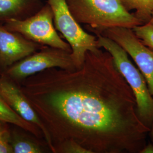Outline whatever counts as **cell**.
<instances>
[{
  "label": "cell",
  "mask_w": 153,
  "mask_h": 153,
  "mask_svg": "<svg viewBox=\"0 0 153 153\" xmlns=\"http://www.w3.org/2000/svg\"><path fill=\"white\" fill-rule=\"evenodd\" d=\"M18 83L44 126L52 153L70 143L89 153H141L147 145L150 129L105 49L88 51L79 68H52Z\"/></svg>",
  "instance_id": "6da1fadb"
},
{
  "label": "cell",
  "mask_w": 153,
  "mask_h": 153,
  "mask_svg": "<svg viewBox=\"0 0 153 153\" xmlns=\"http://www.w3.org/2000/svg\"><path fill=\"white\" fill-rule=\"evenodd\" d=\"M74 18L90 31L115 27L133 28L143 25L128 11L120 0H66Z\"/></svg>",
  "instance_id": "7a4b0ae2"
},
{
  "label": "cell",
  "mask_w": 153,
  "mask_h": 153,
  "mask_svg": "<svg viewBox=\"0 0 153 153\" xmlns=\"http://www.w3.org/2000/svg\"><path fill=\"white\" fill-rule=\"evenodd\" d=\"M95 35L99 47L111 55L117 70L131 88L136 100L138 116L143 124L151 130L153 125V97L145 77L121 46L107 37L98 33Z\"/></svg>",
  "instance_id": "3957f363"
},
{
  "label": "cell",
  "mask_w": 153,
  "mask_h": 153,
  "mask_svg": "<svg viewBox=\"0 0 153 153\" xmlns=\"http://www.w3.org/2000/svg\"><path fill=\"white\" fill-rule=\"evenodd\" d=\"M53 14L56 30L62 34L71 48V56L76 68L82 66L86 52L99 48L96 35L85 31L70 11L66 0H47Z\"/></svg>",
  "instance_id": "277c9868"
},
{
  "label": "cell",
  "mask_w": 153,
  "mask_h": 153,
  "mask_svg": "<svg viewBox=\"0 0 153 153\" xmlns=\"http://www.w3.org/2000/svg\"><path fill=\"white\" fill-rule=\"evenodd\" d=\"M4 23L7 30L19 33L33 42L71 52L69 44L56 31L53 11L47 2L36 13L27 18L10 19Z\"/></svg>",
  "instance_id": "5b68a950"
},
{
  "label": "cell",
  "mask_w": 153,
  "mask_h": 153,
  "mask_svg": "<svg viewBox=\"0 0 153 153\" xmlns=\"http://www.w3.org/2000/svg\"><path fill=\"white\" fill-rule=\"evenodd\" d=\"M52 68L68 70L76 69L71 52L43 45L38 51L16 62L0 74L19 83L29 76Z\"/></svg>",
  "instance_id": "8992f818"
},
{
  "label": "cell",
  "mask_w": 153,
  "mask_h": 153,
  "mask_svg": "<svg viewBox=\"0 0 153 153\" xmlns=\"http://www.w3.org/2000/svg\"><path fill=\"white\" fill-rule=\"evenodd\" d=\"M91 32L112 39L126 51L145 77L153 97V50L142 43L132 28L115 27Z\"/></svg>",
  "instance_id": "52a82bcc"
},
{
  "label": "cell",
  "mask_w": 153,
  "mask_h": 153,
  "mask_svg": "<svg viewBox=\"0 0 153 153\" xmlns=\"http://www.w3.org/2000/svg\"><path fill=\"white\" fill-rule=\"evenodd\" d=\"M43 45L7 30L0 24V73L38 51Z\"/></svg>",
  "instance_id": "ba28073f"
},
{
  "label": "cell",
  "mask_w": 153,
  "mask_h": 153,
  "mask_svg": "<svg viewBox=\"0 0 153 153\" xmlns=\"http://www.w3.org/2000/svg\"><path fill=\"white\" fill-rule=\"evenodd\" d=\"M0 95L7 104L23 120L38 127L43 132L45 140L46 132L44 126L19 83L5 75L0 74Z\"/></svg>",
  "instance_id": "9c48e42d"
},
{
  "label": "cell",
  "mask_w": 153,
  "mask_h": 153,
  "mask_svg": "<svg viewBox=\"0 0 153 153\" xmlns=\"http://www.w3.org/2000/svg\"><path fill=\"white\" fill-rule=\"evenodd\" d=\"M43 6L42 0H0V22L27 18Z\"/></svg>",
  "instance_id": "30bf717a"
},
{
  "label": "cell",
  "mask_w": 153,
  "mask_h": 153,
  "mask_svg": "<svg viewBox=\"0 0 153 153\" xmlns=\"http://www.w3.org/2000/svg\"><path fill=\"white\" fill-rule=\"evenodd\" d=\"M0 120L5 121L9 124L21 128L32 134L39 139L44 138L42 131L38 126L23 120L7 104L0 95Z\"/></svg>",
  "instance_id": "8fae6325"
},
{
  "label": "cell",
  "mask_w": 153,
  "mask_h": 153,
  "mask_svg": "<svg viewBox=\"0 0 153 153\" xmlns=\"http://www.w3.org/2000/svg\"><path fill=\"white\" fill-rule=\"evenodd\" d=\"M38 138H31L21 132L11 131L10 144L13 153H42L45 152L43 143Z\"/></svg>",
  "instance_id": "7c38bea8"
},
{
  "label": "cell",
  "mask_w": 153,
  "mask_h": 153,
  "mask_svg": "<svg viewBox=\"0 0 153 153\" xmlns=\"http://www.w3.org/2000/svg\"><path fill=\"white\" fill-rule=\"evenodd\" d=\"M128 11L135 10L134 15L144 24L150 22L153 11V0H120Z\"/></svg>",
  "instance_id": "4fadbf2b"
},
{
  "label": "cell",
  "mask_w": 153,
  "mask_h": 153,
  "mask_svg": "<svg viewBox=\"0 0 153 153\" xmlns=\"http://www.w3.org/2000/svg\"><path fill=\"white\" fill-rule=\"evenodd\" d=\"M11 130L9 123L0 120V153H13L10 144Z\"/></svg>",
  "instance_id": "5bb4252c"
},
{
  "label": "cell",
  "mask_w": 153,
  "mask_h": 153,
  "mask_svg": "<svg viewBox=\"0 0 153 153\" xmlns=\"http://www.w3.org/2000/svg\"><path fill=\"white\" fill-rule=\"evenodd\" d=\"M143 44L153 50V25L148 23L133 28Z\"/></svg>",
  "instance_id": "9a60e30c"
},
{
  "label": "cell",
  "mask_w": 153,
  "mask_h": 153,
  "mask_svg": "<svg viewBox=\"0 0 153 153\" xmlns=\"http://www.w3.org/2000/svg\"><path fill=\"white\" fill-rule=\"evenodd\" d=\"M153 153V145L152 143H147L146 146L143 149L141 153Z\"/></svg>",
  "instance_id": "2e32d148"
},
{
  "label": "cell",
  "mask_w": 153,
  "mask_h": 153,
  "mask_svg": "<svg viewBox=\"0 0 153 153\" xmlns=\"http://www.w3.org/2000/svg\"><path fill=\"white\" fill-rule=\"evenodd\" d=\"M149 136L152 140V141L153 142V125L150 131V133H149Z\"/></svg>",
  "instance_id": "e0dca14e"
},
{
  "label": "cell",
  "mask_w": 153,
  "mask_h": 153,
  "mask_svg": "<svg viewBox=\"0 0 153 153\" xmlns=\"http://www.w3.org/2000/svg\"><path fill=\"white\" fill-rule=\"evenodd\" d=\"M150 23H151L152 25H153V11L152 13V17H151V19H150V22H149Z\"/></svg>",
  "instance_id": "ac0fdd59"
}]
</instances>
